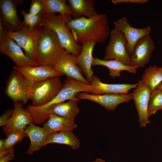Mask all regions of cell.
I'll return each instance as SVG.
<instances>
[{"mask_svg":"<svg viewBox=\"0 0 162 162\" xmlns=\"http://www.w3.org/2000/svg\"><path fill=\"white\" fill-rule=\"evenodd\" d=\"M67 25L75 41L79 44L91 40L96 43H103L110 36L108 18L104 13L90 18L82 16L71 19Z\"/></svg>","mask_w":162,"mask_h":162,"instance_id":"obj_1","label":"cell"},{"mask_svg":"<svg viewBox=\"0 0 162 162\" xmlns=\"http://www.w3.org/2000/svg\"><path fill=\"white\" fill-rule=\"evenodd\" d=\"M71 19L70 16L42 14L39 25L53 31L64 50L77 57L81 53L82 46L75 41L67 26V22Z\"/></svg>","mask_w":162,"mask_h":162,"instance_id":"obj_2","label":"cell"},{"mask_svg":"<svg viewBox=\"0 0 162 162\" xmlns=\"http://www.w3.org/2000/svg\"><path fill=\"white\" fill-rule=\"evenodd\" d=\"M64 50L55 32L43 28L36 49V62L40 65L53 67Z\"/></svg>","mask_w":162,"mask_h":162,"instance_id":"obj_3","label":"cell"},{"mask_svg":"<svg viewBox=\"0 0 162 162\" xmlns=\"http://www.w3.org/2000/svg\"><path fill=\"white\" fill-rule=\"evenodd\" d=\"M92 93L91 84H88L67 77L63 84L62 88L56 96L46 104L39 106L28 105L26 109L31 115L33 121L50 106L56 104L65 102L67 100H75L78 98L76 94L80 92Z\"/></svg>","mask_w":162,"mask_h":162,"instance_id":"obj_4","label":"cell"},{"mask_svg":"<svg viewBox=\"0 0 162 162\" xmlns=\"http://www.w3.org/2000/svg\"><path fill=\"white\" fill-rule=\"evenodd\" d=\"M62 86L60 76L34 82L32 88L30 98L32 105L41 106L50 102L57 94Z\"/></svg>","mask_w":162,"mask_h":162,"instance_id":"obj_5","label":"cell"},{"mask_svg":"<svg viewBox=\"0 0 162 162\" xmlns=\"http://www.w3.org/2000/svg\"><path fill=\"white\" fill-rule=\"evenodd\" d=\"M22 49L5 32L2 22H0V52L8 56L19 68L37 66L40 65L28 57Z\"/></svg>","mask_w":162,"mask_h":162,"instance_id":"obj_6","label":"cell"},{"mask_svg":"<svg viewBox=\"0 0 162 162\" xmlns=\"http://www.w3.org/2000/svg\"><path fill=\"white\" fill-rule=\"evenodd\" d=\"M34 82L14 70L7 82L5 93L14 101H20L26 104L30 99Z\"/></svg>","mask_w":162,"mask_h":162,"instance_id":"obj_7","label":"cell"},{"mask_svg":"<svg viewBox=\"0 0 162 162\" xmlns=\"http://www.w3.org/2000/svg\"><path fill=\"white\" fill-rule=\"evenodd\" d=\"M42 30L35 28L32 30L30 29L22 22L21 28L17 31H4L8 35L24 50L28 57L36 62L37 47Z\"/></svg>","mask_w":162,"mask_h":162,"instance_id":"obj_8","label":"cell"},{"mask_svg":"<svg viewBox=\"0 0 162 162\" xmlns=\"http://www.w3.org/2000/svg\"><path fill=\"white\" fill-rule=\"evenodd\" d=\"M109 37V43L105 48L103 59H116L127 65L131 66V57L127 50V42L123 34L114 28L110 31Z\"/></svg>","mask_w":162,"mask_h":162,"instance_id":"obj_9","label":"cell"},{"mask_svg":"<svg viewBox=\"0 0 162 162\" xmlns=\"http://www.w3.org/2000/svg\"><path fill=\"white\" fill-rule=\"evenodd\" d=\"M114 28L118 30L124 35L127 42V50L130 57L137 42L143 37L150 34L152 30L150 26L142 28L133 27L125 16L114 21Z\"/></svg>","mask_w":162,"mask_h":162,"instance_id":"obj_10","label":"cell"},{"mask_svg":"<svg viewBox=\"0 0 162 162\" xmlns=\"http://www.w3.org/2000/svg\"><path fill=\"white\" fill-rule=\"evenodd\" d=\"M79 100H71L52 105L47 108L34 122L40 124L48 119L49 115L54 114L66 119L73 120L79 114L80 111L77 106Z\"/></svg>","mask_w":162,"mask_h":162,"instance_id":"obj_11","label":"cell"},{"mask_svg":"<svg viewBox=\"0 0 162 162\" xmlns=\"http://www.w3.org/2000/svg\"><path fill=\"white\" fill-rule=\"evenodd\" d=\"M23 104L20 101H14L13 112L3 127V133L6 136L13 131L24 130L28 126L33 122L31 115L23 107Z\"/></svg>","mask_w":162,"mask_h":162,"instance_id":"obj_12","label":"cell"},{"mask_svg":"<svg viewBox=\"0 0 162 162\" xmlns=\"http://www.w3.org/2000/svg\"><path fill=\"white\" fill-rule=\"evenodd\" d=\"M76 97L79 100H86L96 103L107 110L111 111L115 110L119 104L128 103L133 99L132 93L120 94H94L83 92L77 93Z\"/></svg>","mask_w":162,"mask_h":162,"instance_id":"obj_13","label":"cell"},{"mask_svg":"<svg viewBox=\"0 0 162 162\" xmlns=\"http://www.w3.org/2000/svg\"><path fill=\"white\" fill-rule=\"evenodd\" d=\"M137 83L132 94L138 114L140 127H146L147 124L151 122L148 118V108L152 91L141 80L139 81Z\"/></svg>","mask_w":162,"mask_h":162,"instance_id":"obj_14","label":"cell"},{"mask_svg":"<svg viewBox=\"0 0 162 162\" xmlns=\"http://www.w3.org/2000/svg\"><path fill=\"white\" fill-rule=\"evenodd\" d=\"M76 58L64 50L53 67L68 78L85 84H91L82 74L81 69L76 63Z\"/></svg>","mask_w":162,"mask_h":162,"instance_id":"obj_15","label":"cell"},{"mask_svg":"<svg viewBox=\"0 0 162 162\" xmlns=\"http://www.w3.org/2000/svg\"><path fill=\"white\" fill-rule=\"evenodd\" d=\"M155 49V45L150 34L140 39L136 44L131 56V66L144 67L150 60L151 55Z\"/></svg>","mask_w":162,"mask_h":162,"instance_id":"obj_16","label":"cell"},{"mask_svg":"<svg viewBox=\"0 0 162 162\" xmlns=\"http://www.w3.org/2000/svg\"><path fill=\"white\" fill-rule=\"evenodd\" d=\"M21 1L0 0V20L7 28L5 31H17L21 28L22 22L20 20L16 6Z\"/></svg>","mask_w":162,"mask_h":162,"instance_id":"obj_17","label":"cell"},{"mask_svg":"<svg viewBox=\"0 0 162 162\" xmlns=\"http://www.w3.org/2000/svg\"><path fill=\"white\" fill-rule=\"evenodd\" d=\"M13 69L27 79L34 82H40L50 78L64 75L53 67L48 66L19 68L15 65L13 66Z\"/></svg>","mask_w":162,"mask_h":162,"instance_id":"obj_18","label":"cell"},{"mask_svg":"<svg viewBox=\"0 0 162 162\" xmlns=\"http://www.w3.org/2000/svg\"><path fill=\"white\" fill-rule=\"evenodd\" d=\"M90 83L92 90V94H127L130 90L135 88L138 84L137 83L134 84L104 83L94 75L92 76Z\"/></svg>","mask_w":162,"mask_h":162,"instance_id":"obj_19","label":"cell"},{"mask_svg":"<svg viewBox=\"0 0 162 162\" xmlns=\"http://www.w3.org/2000/svg\"><path fill=\"white\" fill-rule=\"evenodd\" d=\"M96 43L93 40L85 42L82 44V48L80 55L76 58V62L90 83L93 75L92 70L93 57V52ZM91 84V83H90Z\"/></svg>","mask_w":162,"mask_h":162,"instance_id":"obj_20","label":"cell"},{"mask_svg":"<svg viewBox=\"0 0 162 162\" xmlns=\"http://www.w3.org/2000/svg\"><path fill=\"white\" fill-rule=\"evenodd\" d=\"M24 130L30 141L28 149L26 152L31 155L44 146L48 136L43 127L37 126L33 122L28 126Z\"/></svg>","mask_w":162,"mask_h":162,"instance_id":"obj_21","label":"cell"},{"mask_svg":"<svg viewBox=\"0 0 162 162\" xmlns=\"http://www.w3.org/2000/svg\"><path fill=\"white\" fill-rule=\"evenodd\" d=\"M77 127L74 120L66 119L54 114L49 115L43 127L48 136L61 131H72Z\"/></svg>","mask_w":162,"mask_h":162,"instance_id":"obj_22","label":"cell"},{"mask_svg":"<svg viewBox=\"0 0 162 162\" xmlns=\"http://www.w3.org/2000/svg\"><path fill=\"white\" fill-rule=\"evenodd\" d=\"M73 12V19L82 16L90 18L98 14L94 9L95 2L93 0H66Z\"/></svg>","mask_w":162,"mask_h":162,"instance_id":"obj_23","label":"cell"},{"mask_svg":"<svg viewBox=\"0 0 162 162\" xmlns=\"http://www.w3.org/2000/svg\"><path fill=\"white\" fill-rule=\"evenodd\" d=\"M95 65H101L107 67L109 70V75L113 78L119 77L121 72L122 71L135 74L138 68L136 67L127 65L116 59L105 60L93 57L92 66Z\"/></svg>","mask_w":162,"mask_h":162,"instance_id":"obj_24","label":"cell"},{"mask_svg":"<svg viewBox=\"0 0 162 162\" xmlns=\"http://www.w3.org/2000/svg\"><path fill=\"white\" fill-rule=\"evenodd\" d=\"M52 143L65 145L73 149H78L80 143L72 131H65L53 133L48 136L44 146Z\"/></svg>","mask_w":162,"mask_h":162,"instance_id":"obj_25","label":"cell"},{"mask_svg":"<svg viewBox=\"0 0 162 162\" xmlns=\"http://www.w3.org/2000/svg\"><path fill=\"white\" fill-rule=\"evenodd\" d=\"M43 5L42 14H55L56 13L63 16L72 17L73 12L65 0H40Z\"/></svg>","mask_w":162,"mask_h":162,"instance_id":"obj_26","label":"cell"},{"mask_svg":"<svg viewBox=\"0 0 162 162\" xmlns=\"http://www.w3.org/2000/svg\"><path fill=\"white\" fill-rule=\"evenodd\" d=\"M141 80L152 92L162 82V71L156 65L150 66L145 70Z\"/></svg>","mask_w":162,"mask_h":162,"instance_id":"obj_27","label":"cell"},{"mask_svg":"<svg viewBox=\"0 0 162 162\" xmlns=\"http://www.w3.org/2000/svg\"><path fill=\"white\" fill-rule=\"evenodd\" d=\"M162 110V91L156 88L151 94L148 105L149 116L154 114L157 111Z\"/></svg>","mask_w":162,"mask_h":162,"instance_id":"obj_28","label":"cell"},{"mask_svg":"<svg viewBox=\"0 0 162 162\" xmlns=\"http://www.w3.org/2000/svg\"><path fill=\"white\" fill-rule=\"evenodd\" d=\"M27 136L24 130H16L11 132L6 139V149L14 147L16 144L22 141Z\"/></svg>","mask_w":162,"mask_h":162,"instance_id":"obj_29","label":"cell"},{"mask_svg":"<svg viewBox=\"0 0 162 162\" xmlns=\"http://www.w3.org/2000/svg\"><path fill=\"white\" fill-rule=\"evenodd\" d=\"M21 13L24 17L23 22L25 25L31 29H33L37 25H39L41 20L42 14L34 15L29 13H27L22 10Z\"/></svg>","mask_w":162,"mask_h":162,"instance_id":"obj_30","label":"cell"},{"mask_svg":"<svg viewBox=\"0 0 162 162\" xmlns=\"http://www.w3.org/2000/svg\"><path fill=\"white\" fill-rule=\"evenodd\" d=\"M43 4L40 0H32L30 4L29 13L34 14H42Z\"/></svg>","mask_w":162,"mask_h":162,"instance_id":"obj_31","label":"cell"},{"mask_svg":"<svg viewBox=\"0 0 162 162\" xmlns=\"http://www.w3.org/2000/svg\"><path fill=\"white\" fill-rule=\"evenodd\" d=\"M13 109L5 110L0 117V126L4 127L6 123L13 112Z\"/></svg>","mask_w":162,"mask_h":162,"instance_id":"obj_32","label":"cell"},{"mask_svg":"<svg viewBox=\"0 0 162 162\" xmlns=\"http://www.w3.org/2000/svg\"><path fill=\"white\" fill-rule=\"evenodd\" d=\"M148 0H111V2L115 4L123 3H133L144 4L147 3Z\"/></svg>","mask_w":162,"mask_h":162,"instance_id":"obj_33","label":"cell"},{"mask_svg":"<svg viewBox=\"0 0 162 162\" xmlns=\"http://www.w3.org/2000/svg\"><path fill=\"white\" fill-rule=\"evenodd\" d=\"M14 157V151H13L0 158V162H8L13 160Z\"/></svg>","mask_w":162,"mask_h":162,"instance_id":"obj_34","label":"cell"},{"mask_svg":"<svg viewBox=\"0 0 162 162\" xmlns=\"http://www.w3.org/2000/svg\"><path fill=\"white\" fill-rule=\"evenodd\" d=\"M14 147L0 152V158L7 155L10 152L14 151Z\"/></svg>","mask_w":162,"mask_h":162,"instance_id":"obj_35","label":"cell"},{"mask_svg":"<svg viewBox=\"0 0 162 162\" xmlns=\"http://www.w3.org/2000/svg\"><path fill=\"white\" fill-rule=\"evenodd\" d=\"M6 139L0 140V152L4 151L6 149Z\"/></svg>","mask_w":162,"mask_h":162,"instance_id":"obj_36","label":"cell"},{"mask_svg":"<svg viewBox=\"0 0 162 162\" xmlns=\"http://www.w3.org/2000/svg\"><path fill=\"white\" fill-rule=\"evenodd\" d=\"M92 162H106L104 160L100 158H96V160Z\"/></svg>","mask_w":162,"mask_h":162,"instance_id":"obj_37","label":"cell"},{"mask_svg":"<svg viewBox=\"0 0 162 162\" xmlns=\"http://www.w3.org/2000/svg\"><path fill=\"white\" fill-rule=\"evenodd\" d=\"M162 91V82L156 88Z\"/></svg>","mask_w":162,"mask_h":162,"instance_id":"obj_38","label":"cell"},{"mask_svg":"<svg viewBox=\"0 0 162 162\" xmlns=\"http://www.w3.org/2000/svg\"><path fill=\"white\" fill-rule=\"evenodd\" d=\"M161 70L162 71V67L160 68Z\"/></svg>","mask_w":162,"mask_h":162,"instance_id":"obj_39","label":"cell"}]
</instances>
